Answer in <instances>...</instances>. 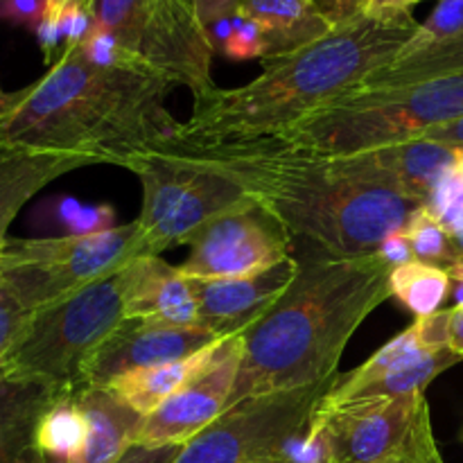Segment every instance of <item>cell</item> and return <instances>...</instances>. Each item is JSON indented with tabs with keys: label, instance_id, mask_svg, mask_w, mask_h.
<instances>
[{
	"label": "cell",
	"instance_id": "cell-1",
	"mask_svg": "<svg viewBox=\"0 0 463 463\" xmlns=\"http://www.w3.org/2000/svg\"><path fill=\"white\" fill-rule=\"evenodd\" d=\"M172 84L149 68H102L66 48L41 80L7 93L0 109V152L80 154L129 167L175 138L181 122L165 109Z\"/></svg>",
	"mask_w": 463,
	"mask_h": 463
},
{
	"label": "cell",
	"instance_id": "cell-2",
	"mask_svg": "<svg viewBox=\"0 0 463 463\" xmlns=\"http://www.w3.org/2000/svg\"><path fill=\"white\" fill-rule=\"evenodd\" d=\"M416 30L411 12L366 14L315 43L262 59V72L249 84L194 95L193 116L170 143L203 147L279 134L364 84L407 48Z\"/></svg>",
	"mask_w": 463,
	"mask_h": 463
},
{
	"label": "cell",
	"instance_id": "cell-3",
	"mask_svg": "<svg viewBox=\"0 0 463 463\" xmlns=\"http://www.w3.org/2000/svg\"><path fill=\"white\" fill-rule=\"evenodd\" d=\"M392 269L378 251L355 258L321 253L298 260L288 289L242 333V362L229 407L339 375L346 344L392 297Z\"/></svg>",
	"mask_w": 463,
	"mask_h": 463
},
{
	"label": "cell",
	"instance_id": "cell-4",
	"mask_svg": "<svg viewBox=\"0 0 463 463\" xmlns=\"http://www.w3.org/2000/svg\"><path fill=\"white\" fill-rule=\"evenodd\" d=\"M158 147L185 154L242 185L292 235L312 240L328 256L378 251L384 238L405 231L423 203L384 185L353 179L328 158L279 149L265 140ZM156 147V149H158Z\"/></svg>",
	"mask_w": 463,
	"mask_h": 463
},
{
	"label": "cell",
	"instance_id": "cell-5",
	"mask_svg": "<svg viewBox=\"0 0 463 463\" xmlns=\"http://www.w3.org/2000/svg\"><path fill=\"white\" fill-rule=\"evenodd\" d=\"M463 118V72L405 86H357L265 143L312 158H342L416 140Z\"/></svg>",
	"mask_w": 463,
	"mask_h": 463
},
{
	"label": "cell",
	"instance_id": "cell-6",
	"mask_svg": "<svg viewBox=\"0 0 463 463\" xmlns=\"http://www.w3.org/2000/svg\"><path fill=\"white\" fill-rule=\"evenodd\" d=\"M125 321L120 274L34 312L0 360V378L36 380L75 393L99 344Z\"/></svg>",
	"mask_w": 463,
	"mask_h": 463
},
{
	"label": "cell",
	"instance_id": "cell-7",
	"mask_svg": "<svg viewBox=\"0 0 463 463\" xmlns=\"http://www.w3.org/2000/svg\"><path fill=\"white\" fill-rule=\"evenodd\" d=\"M138 220L90 235L9 240L3 249V279L32 315L75 297L81 289L120 274L145 256Z\"/></svg>",
	"mask_w": 463,
	"mask_h": 463
},
{
	"label": "cell",
	"instance_id": "cell-8",
	"mask_svg": "<svg viewBox=\"0 0 463 463\" xmlns=\"http://www.w3.org/2000/svg\"><path fill=\"white\" fill-rule=\"evenodd\" d=\"M143 185L138 224L149 253L188 244L211 220L249 197L242 185L185 154L158 147L129 163Z\"/></svg>",
	"mask_w": 463,
	"mask_h": 463
},
{
	"label": "cell",
	"instance_id": "cell-9",
	"mask_svg": "<svg viewBox=\"0 0 463 463\" xmlns=\"http://www.w3.org/2000/svg\"><path fill=\"white\" fill-rule=\"evenodd\" d=\"M333 463H446L425 393L319 407Z\"/></svg>",
	"mask_w": 463,
	"mask_h": 463
},
{
	"label": "cell",
	"instance_id": "cell-10",
	"mask_svg": "<svg viewBox=\"0 0 463 463\" xmlns=\"http://www.w3.org/2000/svg\"><path fill=\"white\" fill-rule=\"evenodd\" d=\"M337 378L229 407L184 443L172 463H271L283 443L310 423L317 405Z\"/></svg>",
	"mask_w": 463,
	"mask_h": 463
},
{
	"label": "cell",
	"instance_id": "cell-11",
	"mask_svg": "<svg viewBox=\"0 0 463 463\" xmlns=\"http://www.w3.org/2000/svg\"><path fill=\"white\" fill-rule=\"evenodd\" d=\"M179 271L190 280L249 279L285 262L292 233L253 197L229 208L190 238Z\"/></svg>",
	"mask_w": 463,
	"mask_h": 463
},
{
	"label": "cell",
	"instance_id": "cell-12",
	"mask_svg": "<svg viewBox=\"0 0 463 463\" xmlns=\"http://www.w3.org/2000/svg\"><path fill=\"white\" fill-rule=\"evenodd\" d=\"M138 57L172 86L203 95L215 89L211 63L215 57L194 0H152Z\"/></svg>",
	"mask_w": 463,
	"mask_h": 463
},
{
	"label": "cell",
	"instance_id": "cell-13",
	"mask_svg": "<svg viewBox=\"0 0 463 463\" xmlns=\"http://www.w3.org/2000/svg\"><path fill=\"white\" fill-rule=\"evenodd\" d=\"M242 362V335L226 337L217 360L199 378L145 416L138 441L143 446H184L220 419Z\"/></svg>",
	"mask_w": 463,
	"mask_h": 463
},
{
	"label": "cell",
	"instance_id": "cell-14",
	"mask_svg": "<svg viewBox=\"0 0 463 463\" xmlns=\"http://www.w3.org/2000/svg\"><path fill=\"white\" fill-rule=\"evenodd\" d=\"M217 339L220 337L203 328H176L154 321L125 319L90 355L80 389L107 387L111 380L131 371L185 360Z\"/></svg>",
	"mask_w": 463,
	"mask_h": 463
},
{
	"label": "cell",
	"instance_id": "cell-15",
	"mask_svg": "<svg viewBox=\"0 0 463 463\" xmlns=\"http://www.w3.org/2000/svg\"><path fill=\"white\" fill-rule=\"evenodd\" d=\"M461 154L459 147L416 138L328 161L353 179L384 185L425 206L441 176L459 161Z\"/></svg>",
	"mask_w": 463,
	"mask_h": 463
},
{
	"label": "cell",
	"instance_id": "cell-16",
	"mask_svg": "<svg viewBox=\"0 0 463 463\" xmlns=\"http://www.w3.org/2000/svg\"><path fill=\"white\" fill-rule=\"evenodd\" d=\"M298 260L280 265L249 279L193 280L199 303V326L215 337H233L251 328L297 276Z\"/></svg>",
	"mask_w": 463,
	"mask_h": 463
},
{
	"label": "cell",
	"instance_id": "cell-17",
	"mask_svg": "<svg viewBox=\"0 0 463 463\" xmlns=\"http://www.w3.org/2000/svg\"><path fill=\"white\" fill-rule=\"evenodd\" d=\"M125 319H143L176 328H202L193 280L156 253H145L120 271Z\"/></svg>",
	"mask_w": 463,
	"mask_h": 463
},
{
	"label": "cell",
	"instance_id": "cell-18",
	"mask_svg": "<svg viewBox=\"0 0 463 463\" xmlns=\"http://www.w3.org/2000/svg\"><path fill=\"white\" fill-rule=\"evenodd\" d=\"M63 389L36 380L0 378V463H45L36 448L39 420Z\"/></svg>",
	"mask_w": 463,
	"mask_h": 463
},
{
	"label": "cell",
	"instance_id": "cell-19",
	"mask_svg": "<svg viewBox=\"0 0 463 463\" xmlns=\"http://www.w3.org/2000/svg\"><path fill=\"white\" fill-rule=\"evenodd\" d=\"M86 165H95V161L80 154L34 149L0 152V253L9 242L7 231L21 208L54 179Z\"/></svg>",
	"mask_w": 463,
	"mask_h": 463
},
{
	"label": "cell",
	"instance_id": "cell-20",
	"mask_svg": "<svg viewBox=\"0 0 463 463\" xmlns=\"http://www.w3.org/2000/svg\"><path fill=\"white\" fill-rule=\"evenodd\" d=\"M86 419V443L72 463H113L136 441L145 416L118 401L109 389L86 387L72 393Z\"/></svg>",
	"mask_w": 463,
	"mask_h": 463
},
{
	"label": "cell",
	"instance_id": "cell-21",
	"mask_svg": "<svg viewBox=\"0 0 463 463\" xmlns=\"http://www.w3.org/2000/svg\"><path fill=\"white\" fill-rule=\"evenodd\" d=\"M238 16L260 25L265 34L262 59L280 57L315 43L335 27L315 0H240Z\"/></svg>",
	"mask_w": 463,
	"mask_h": 463
},
{
	"label": "cell",
	"instance_id": "cell-22",
	"mask_svg": "<svg viewBox=\"0 0 463 463\" xmlns=\"http://www.w3.org/2000/svg\"><path fill=\"white\" fill-rule=\"evenodd\" d=\"M226 339V337H224ZM224 339H217L203 351L185 357V360L170 362V364L152 366V369H138L131 373L120 375L111 380L104 389L113 393L120 402L138 411L140 416H149L154 410L163 405L167 398L175 396L176 392L193 383L194 378L203 373L213 362L217 360Z\"/></svg>",
	"mask_w": 463,
	"mask_h": 463
},
{
	"label": "cell",
	"instance_id": "cell-23",
	"mask_svg": "<svg viewBox=\"0 0 463 463\" xmlns=\"http://www.w3.org/2000/svg\"><path fill=\"white\" fill-rule=\"evenodd\" d=\"M463 72V32L416 52L398 54L392 63L375 71L362 86H405Z\"/></svg>",
	"mask_w": 463,
	"mask_h": 463
},
{
	"label": "cell",
	"instance_id": "cell-24",
	"mask_svg": "<svg viewBox=\"0 0 463 463\" xmlns=\"http://www.w3.org/2000/svg\"><path fill=\"white\" fill-rule=\"evenodd\" d=\"M389 289L392 297H396L416 317H430L441 310L446 298L450 297L452 280L443 267L416 260L393 267Z\"/></svg>",
	"mask_w": 463,
	"mask_h": 463
},
{
	"label": "cell",
	"instance_id": "cell-25",
	"mask_svg": "<svg viewBox=\"0 0 463 463\" xmlns=\"http://www.w3.org/2000/svg\"><path fill=\"white\" fill-rule=\"evenodd\" d=\"M86 419L72 396H63L41 416L36 428V448L43 459L72 463L86 443Z\"/></svg>",
	"mask_w": 463,
	"mask_h": 463
},
{
	"label": "cell",
	"instance_id": "cell-26",
	"mask_svg": "<svg viewBox=\"0 0 463 463\" xmlns=\"http://www.w3.org/2000/svg\"><path fill=\"white\" fill-rule=\"evenodd\" d=\"M95 25L111 32L127 50L138 54L140 36L152 0H84Z\"/></svg>",
	"mask_w": 463,
	"mask_h": 463
},
{
	"label": "cell",
	"instance_id": "cell-27",
	"mask_svg": "<svg viewBox=\"0 0 463 463\" xmlns=\"http://www.w3.org/2000/svg\"><path fill=\"white\" fill-rule=\"evenodd\" d=\"M402 233L407 235V240L411 242V249H414L416 258H419L420 262L443 267V269H448V267L457 262L450 233L443 229L441 222H439L425 206H420L419 211L411 215V220L407 222Z\"/></svg>",
	"mask_w": 463,
	"mask_h": 463
},
{
	"label": "cell",
	"instance_id": "cell-28",
	"mask_svg": "<svg viewBox=\"0 0 463 463\" xmlns=\"http://www.w3.org/2000/svg\"><path fill=\"white\" fill-rule=\"evenodd\" d=\"M425 208L441 222L448 233H463V154L441 176Z\"/></svg>",
	"mask_w": 463,
	"mask_h": 463
},
{
	"label": "cell",
	"instance_id": "cell-29",
	"mask_svg": "<svg viewBox=\"0 0 463 463\" xmlns=\"http://www.w3.org/2000/svg\"><path fill=\"white\" fill-rule=\"evenodd\" d=\"M463 32V0H439L437 9L428 16V21L419 23L414 39L407 43L401 54L416 52V50L430 48L441 41L455 39Z\"/></svg>",
	"mask_w": 463,
	"mask_h": 463
},
{
	"label": "cell",
	"instance_id": "cell-30",
	"mask_svg": "<svg viewBox=\"0 0 463 463\" xmlns=\"http://www.w3.org/2000/svg\"><path fill=\"white\" fill-rule=\"evenodd\" d=\"M81 54L89 59L90 63L102 68H149L138 54H134L131 50H127L111 32L102 30V27L95 25L90 30V34L86 36L80 43ZM152 71V68H149Z\"/></svg>",
	"mask_w": 463,
	"mask_h": 463
},
{
	"label": "cell",
	"instance_id": "cell-31",
	"mask_svg": "<svg viewBox=\"0 0 463 463\" xmlns=\"http://www.w3.org/2000/svg\"><path fill=\"white\" fill-rule=\"evenodd\" d=\"M59 222L66 226V235H90L99 231L113 229L116 220V208L109 203H98V206H81L72 197L61 199L54 206Z\"/></svg>",
	"mask_w": 463,
	"mask_h": 463
},
{
	"label": "cell",
	"instance_id": "cell-32",
	"mask_svg": "<svg viewBox=\"0 0 463 463\" xmlns=\"http://www.w3.org/2000/svg\"><path fill=\"white\" fill-rule=\"evenodd\" d=\"M222 54H226L233 61H249V59L265 57V34L256 21L238 16L233 18V32L226 41Z\"/></svg>",
	"mask_w": 463,
	"mask_h": 463
},
{
	"label": "cell",
	"instance_id": "cell-33",
	"mask_svg": "<svg viewBox=\"0 0 463 463\" xmlns=\"http://www.w3.org/2000/svg\"><path fill=\"white\" fill-rule=\"evenodd\" d=\"M30 317L32 312L23 307V303L18 301L16 294L12 292L7 280L0 274V360H3L7 348L12 346V342L18 337V333H21Z\"/></svg>",
	"mask_w": 463,
	"mask_h": 463
},
{
	"label": "cell",
	"instance_id": "cell-34",
	"mask_svg": "<svg viewBox=\"0 0 463 463\" xmlns=\"http://www.w3.org/2000/svg\"><path fill=\"white\" fill-rule=\"evenodd\" d=\"M48 0H0V21L36 30L43 21Z\"/></svg>",
	"mask_w": 463,
	"mask_h": 463
},
{
	"label": "cell",
	"instance_id": "cell-35",
	"mask_svg": "<svg viewBox=\"0 0 463 463\" xmlns=\"http://www.w3.org/2000/svg\"><path fill=\"white\" fill-rule=\"evenodd\" d=\"M315 3L335 27L366 16L371 7V0H315Z\"/></svg>",
	"mask_w": 463,
	"mask_h": 463
},
{
	"label": "cell",
	"instance_id": "cell-36",
	"mask_svg": "<svg viewBox=\"0 0 463 463\" xmlns=\"http://www.w3.org/2000/svg\"><path fill=\"white\" fill-rule=\"evenodd\" d=\"M181 446H143L134 443L125 455L113 463H172L179 455Z\"/></svg>",
	"mask_w": 463,
	"mask_h": 463
},
{
	"label": "cell",
	"instance_id": "cell-37",
	"mask_svg": "<svg viewBox=\"0 0 463 463\" xmlns=\"http://www.w3.org/2000/svg\"><path fill=\"white\" fill-rule=\"evenodd\" d=\"M378 253L389 262L392 267H401V265H410V262H416L414 249H411V242L407 240V235L402 233H392L389 238L383 240V244L378 247Z\"/></svg>",
	"mask_w": 463,
	"mask_h": 463
},
{
	"label": "cell",
	"instance_id": "cell-38",
	"mask_svg": "<svg viewBox=\"0 0 463 463\" xmlns=\"http://www.w3.org/2000/svg\"><path fill=\"white\" fill-rule=\"evenodd\" d=\"M194 5L203 27H211L222 18H233L238 14L240 0H194Z\"/></svg>",
	"mask_w": 463,
	"mask_h": 463
},
{
	"label": "cell",
	"instance_id": "cell-39",
	"mask_svg": "<svg viewBox=\"0 0 463 463\" xmlns=\"http://www.w3.org/2000/svg\"><path fill=\"white\" fill-rule=\"evenodd\" d=\"M420 138L434 140V143L450 145V147L463 149V118H461V120L450 122V125L434 127V129L425 131V134L420 136Z\"/></svg>",
	"mask_w": 463,
	"mask_h": 463
},
{
	"label": "cell",
	"instance_id": "cell-40",
	"mask_svg": "<svg viewBox=\"0 0 463 463\" xmlns=\"http://www.w3.org/2000/svg\"><path fill=\"white\" fill-rule=\"evenodd\" d=\"M448 348L463 360V307L448 310Z\"/></svg>",
	"mask_w": 463,
	"mask_h": 463
},
{
	"label": "cell",
	"instance_id": "cell-41",
	"mask_svg": "<svg viewBox=\"0 0 463 463\" xmlns=\"http://www.w3.org/2000/svg\"><path fill=\"white\" fill-rule=\"evenodd\" d=\"M420 0H371L369 14H398V12H410Z\"/></svg>",
	"mask_w": 463,
	"mask_h": 463
},
{
	"label": "cell",
	"instance_id": "cell-42",
	"mask_svg": "<svg viewBox=\"0 0 463 463\" xmlns=\"http://www.w3.org/2000/svg\"><path fill=\"white\" fill-rule=\"evenodd\" d=\"M450 240H452V247H455L457 260H463V233L450 235Z\"/></svg>",
	"mask_w": 463,
	"mask_h": 463
},
{
	"label": "cell",
	"instance_id": "cell-43",
	"mask_svg": "<svg viewBox=\"0 0 463 463\" xmlns=\"http://www.w3.org/2000/svg\"><path fill=\"white\" fill-rule=\"evenodd\" d=\"M5 102H7V93H5V90L0 89V109L5 107Z\"/></svg>",
	"mask_w": 463,
	"mask_h": 463
},
{
	"label": "cell",
	"instance_id": "cell-44",
	"mask_svg": "<svg viewBox=\"0 0 463 463\" xmlns=\"http://www.w3.org/2000/svg\"><path fill=\"white\" fill-rule=\"evenodd\" d=\"M45 463H66V461H45Z\"/></svg>",
	"mask_w": 463,
	"mask_h": 463
},
{
	"label": "cell",
	"instance_id": "cell-45",
	"mask_svg": "<svg viewBox=\"0 0 463 463\" xmlns=\"http://www.w3.org/2000/svg\"><path fill=\"white\" fill-rule=\"evenodd\" d=\"M59 3H66V0H59Z\"/></svg>",
	"mask_w": 463,
	"mask_h": 463
},
{
	"label": "cell",
	"instance_id": "cell-46",
	"mask_svg": "<svg viewBox=\"0 0 463 463\" xmlns=\"http://www.w3.org/2000/svg\"><path fill=\"white\" fill-rule=\"evenodd\" d=\"M461 439H463V434H461Z\"/></svg>",
	"mask_w": 463,
	"mask_h": 463
}]
</instances>
